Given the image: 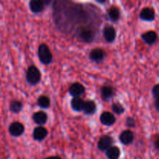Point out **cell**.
Returning <instances> with one entry per match:
<instances>
[{"instance_id":"6da1fadb","label":"cell","mask_w":159,"mask_h":159,"mask_svg":"<svg viewBox=\"0 0 159 159\" xmlns=\"http://www.w3.org/2000/svg\"><path fill=\"white\" fill-rule=\"evenodd\" d=\"M76 37L79 41L82 43H89L94 40L96 37V32L93 28L89 26H82L77 30Z\"/></svg>"},{"instance_id":"7a4b0ae2","label":"cell","mask_w":159,"mask_h":159,"mask_svg":"<svg viewBox=\"0 0 159 159\" xmlns=\"http://www.w3.org/2000/svg\"><path fill=\"white\" fill-rule=\"evenodd\" d=\"M37 56L40 61L43 65H48L52 62L53 54L50 48L46 43H41L39 45L37 49Z\"/></svg>"},{"instance_id":"3957f363","label":"cell","mask_w":159,"mask_h":159,"mask_svg":"<svg viewBox=\"0 0 159 159\" xmlns=\"http://www.w3.org/2000/svg\"><path fill=\"white\" fill-rule=\"evenodd\" d=\"M26 82L30 85H37L41 79V73L39 68L35 65H30L28 67L26 73Z\"/></svg>"},{"instance_id":"277c9868","label":"cell","mask_w":159,"mask_h":159,"mask_svg":"<svg viewBox=\"0 0 159 159\" xmlns=\"http://www.w3.org/2000/svg\"><path fill=\"white\" fill-rule=\"evenodd\" d=\"M114 140L110 135H102L97 143V147L101 152H107L109 148L113 146Z\"/></svg>"},{"instance_id":"5b68a950","label":"cell","mask_w":159,"mask_h":159,"mask_svg":"<svg viewBox=\"0 0 159 159\" xmlns=\"http://www.w3.org/2000/svg\"><path fill=\"white\" fill-rule=\"evenodd\" d=\"M102 35L107 43H113L116 37V30L114 26L107 24L102 30Z\"/></svg>"},{"instance_id":"8992f818","label":"cell","mask_w":159,"mask_h":159,"mask_svg":"<svg viewBox=\"0 0 159 159\" xmlns=\"http://www.w3.org/2000/svg\"><path fill=\"white\" fill-rule=\"evenodd\" d=\"M24 131H25L24 125H23L22 123L19 122V121L12 122L9 127V134H10L11 136L15 137V138L21 136L22 134H23Z\"/></svg>"},{"instance_id":"52a82bcc","label":"cell","mask_w":159,"mask_h":159,"mask_svg":"<svg viewBox=\"0 0 159 159\" xmlns=\"http://www.w3.org/2000/svg\"><path fill=\"white\" fill-rule=\"evenodd\" d=\"M85 92V88L82 84L79 83V82H75V83L71 84L70 85L69 89H68V93L75 97H80L82 95H83Z\"/></svg>"},{"instance_id":"ba28073f","label":"cell","mask_w":159,"mask_h":159,"mask_svg":"<svg viewBox=\"0 0 159 159\" xmlns=\"http://www.w3.org/2000/svg\"><path fill=\"white\" fill-rule=\"evenodd\" d=\"M105 57L106 52L102 48H93L89 52V58L93 61L96 62V63H99V62L102 61L104 60V58H105Z\"/></svg>"},{"instance_id":"9c48e42d","label":"cell","mask_w":159,"mask_h":159,"mask_svg":"<svg viewBox=\"0 0 159 159\" xmlns=\"http://www.w3.org/2000/svg\"><path fill=\"white\" fill-rule=\"evenodd\" d=\"M99 120L102 125L107 126V127H110L116 123V117L111 112L109 111L102 112L101 113Z\"/></svg>"},{"instance_id":"30bf717a","label":"cell","mask_w":159,"mask_h":159,"mask_svg":"<svg viewBox=\"0 0 159 159\" xmlns=\"http://www.w3.org/2000/svg\"><path fill=\"white\" fill-rule=\"evenodd\" d=\"M116 92L113 87L110 86V85H103L102 88L100 89V96L102 100L108 101L110 99H113L114 97Z\"/></svg>"},{"instance_id":"8fae6325","label":"cell","mask_w":159,"mask_h":159,"mask_svg":"<svg viewBox=\"0 0 159 159\" xmlns=\"http://www.w3.org/2000/svg\"><path fill=\"white\" fill-rule=\"evenodd\" d=\"M139 16L141 20H144V21H154L155 19V12L152 8L145 7L141 9V12L139 14Z\"/></svg>"},{"instance_id":"7c38bea8","label":"cell","mask_w":159,"mask_h":159,"mask_svg":"<svg viewBox=\"0 0 159 159\" xmlns=\"http://www.w3.org/2000/svg\"><path fill=\"white\" fill-rule=\"evenodd\" d=\"M119 140L124 145H129L133 143L134 140V134L130 130H125L120 134Z\"/></svg>"},{"instance_id":"4fadbf2b","label":"cell","mask_w":159,"mask_h":159,"mask_svg":"<svg viewBox=\"0 0 159 159\" xmlns=\"http://www.w3.org/2000/svg\"><path fill=\"white\" fill-rule=\"evenodd\" d=\"M48 134V131L47 128L43 126H38L35 127L33 131V138L35 141H42L47 138Z\"/></svg>"},{"instance_id":"5bb4252c","label":"cell","mask_w":159,"mask_h":159,"mask_svg":"<svg viewBox=\"0 0 159 159\" xmlns=\"http://www.w3.org/2000/svg\"><path fill=\"white\" fill-rule=\"evenodd\" d=\"M32 119L34 122L38 126H43L47 123L48 119V116L44 111L40 110L37 111L33 114Z\"/></svg>"},{"instance_id":"9a60e30c","label":"cell","mask_w":159,"mask_h":159,"mask_svg":"<svg viewBox=\"0 0 159 159\" xmlns=\"http://www.w3.org/2000/svg\"><path fill=\"white\" fill-rule=\"evenodd\" d=\"M29 7L34 13H40L45 9V2L41 0H31L29 2Z\"/></svg>"},{"instance_id":"2e32d148","label":"cell","mask_w":159,"mask_h":159,"mask_svg":"<svg viewBox=\"0 0 159 159\" xmlns=\"http://www.w3.org/2000/svg\"><path fill=\"white\" fill-rule=\"evenodd\" d=\"M141 39L147 44L152 45L158 40V34L155 30H148L141 34Z\"/></svg>"},{"instance_id":"e0dca14e","label":"cell","mask_w":159,"mask_h":159,"mask_svg":"<svg viewBox=\"0 0 159 159\" xmlns=\"http://www.w3.org/2000/svg\"><path fill=\"white\" fill-rule=\"evenodd\" d=\"M107 15H108L109 19L113 23H116L120 20L121 16L120 9L116 6H112L107 10Z\"/></svg>"},{"instance_id":"ac0fdd59","label":"cell","mask_w":159,"mask_h":159,"mask_svg":"<svg viewBox=\"0 0 159 159\" xmlns=\"http://www.w3.org/2000/svg\"><path fill=\"white\" fill-rule=\"evenodd\" d=\"M96 110H97V105H96L95 101L91 100V99L85 101V107H84L83 109V113L85 115L90 116V115L95 114Z\"/></svg>"},{"instance_id":"d6986e66","label":"cell","mask_w":159,"mask_h":159,"mask_svg":"<svg viewBox=\"0 0 159 159\" xmlns=\"http://www.w3.org/2000/svg\"><path fill=\"white\" fill-rule=\"evenodd\" d=\"M85 103V101H84L81 97L72 98V99L71 101V108H72L73 110H75L76 112L83 111Z\"/></svg>"},{"instance_id":"ffe728a7","label":"cell","mask_w":159,"mask_h":159,"mask_svg":"<svg viewBox=\"0 0 159 159\" xmlns=\"http://www.w3.org/2000/svg\"><path fill=\"white\" fill-rule=\"evenodd\" d=\"M106 155L108 159H119L120 156V150L117 146H112L106 152Z\"/></svg>"},{"instance_id":"44dd1931","label":"cell","mask_w":159,"mask_h":159,"mask_svg":"<svg viewBox=\"0 0 159 159\" xmlns=\"http://www.w3.org/2000/svg\"><path fill=\"white\" fill-rule=\"evenodd\" d=\"M23 104L21 101L12 99L9 104V110L12 113H19L23 110Z\"/></svg>"},{"instance_id":"7402d4cb","label":"cell","mask_w":159,"mask_h":159,"mask_svg":"<svg viewBox=\"0 0 159 159\" xmlns=\"http://www.w3.org/2000/svg\"><path fill=\"white\" fill-rule=\"evenodd\" d=\"M37 105L42 109H48L51 106V99L45 95H41L37 98Z\"/></svg>"},{"instance_id":"603a6c76","label":"cell","mask_w":159,"mask_h":159,"mask_svg":"<svg viewBox=\"0 0 159 159\" xmlns=\"http://www.w3.org/2000/svg\"><path fill=\"white\" fill-rule=\"evenodd\" d=\"M111 109L113 113L118 115L123 114L124 113V111H125V108L124 107V106L119 102H113L111 106Z\"/></svg>"},{"instance_id":"cb8c5ba5","label":"cell","mask_w":159,"mask_h":159,"mask_svg":"<svg viewBox=\"0 0 159 159\" xmlns=\"http://www.w3.org/2000/svg\"><path fill=\"white\" fill-rule=\"evenodd\" d=\"M125 123L126 126L129 127H134L136 126V120H134V118L131 117V116H127Z\"/></svg>"},{"instance_id":"d4e9b609","label":"cell","mask_w":159,"mask_h":159,"mask_svg":"<svg viewBox=\"0 0 159 159\" xmlns=\"http://www.w3.org/2000/svg\"><path fill=\"white\" fill-rule=\"evenodd\" d=\"M152 95L155 99H159V84H157L152 89Z\"/></svg>"},{"instance_id":"484cf974","label":"cell","mask_w":159,"mask_h":159,"mask_svg":"<svg viewBox=\"0 0 159 159\" xmlns=\"http://www.w3.org/2000/svg\"><path fill=\"white\" fill-rule=\"evenodd\" d=\"M154 146H155V148L157 149V150L159 151V137H157V138H155V141H154Z\"/></svg>"},{"instance_id":"4316f807","label":"cell","mask_w":159,"mask_h":159,"mask_svg":"<svg viewBox=\"0 0 159 159\" xmlns=\"http://www.w3.org/2000/svg\"><path fill=\"white\" fill-rule=\"evenodd\" d=\"M154 105H155V110H156L158 112H159V99H155Z\"/></svg>"},{"instance_id":"83f0119b","label":"cell","mask_w":159,"mask_h":159,"mask_svg":"<svg viewBox=\"0 0 159 159\" xmlns=\"http://www.w3.org/2000/svg\"><path fill=\"white\" fill-rule=\"evenodd\" d=\"M50 159H62V158L59 156H51L50 157Z\"/></svg>"},{"instance_id":"f1b7e54d","label":"cell","mask_w":159,"mask_h":159,"mask_svg":"<svg viewBox=\"0 0 159 159\" xmlns=\"http://www.w3.org/2000/svg\"><path fill=\"white\" fill-rule=\"evenodd\" d=\"M44 159H50V157H48V158H44Z\"/></svg>"}]
</instances>
